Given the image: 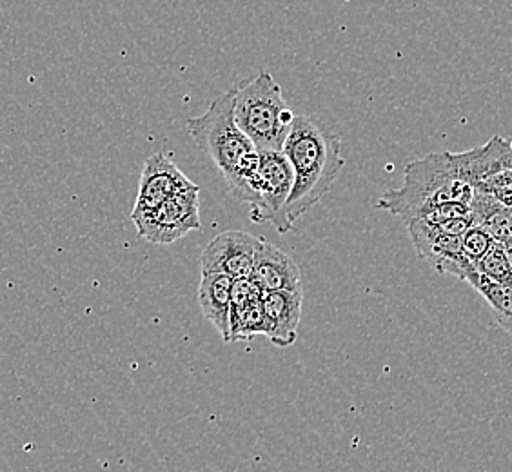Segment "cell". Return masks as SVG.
I'll return each mask as SVG.
<instances>
[{
	"label": "cell",
	"mask_w": 512,
	"mask_h": 472,
	"mask_svg": "<svg viewBox=\"0 0 512 472\" xmlns=\"http://www.w3.org/2000/svg\"><path fill=\"white\" fill-rule=\"evenodd\" d=\"M237 91L238 88L227 89L211 102L204 115L189 118L186 124L198 149L206 153L222 173L231 195L253 207L256 204L260 153L237 126Z\"/></svg>",
	"instance_id": "1"
},
{
	"label": "cell",
	"mask_w": 512,
	"mask_h": 472,
	"mask_svg": "<svg viewBox=\"0 0 512 472\" xmlns=\"http://www.w3.org/2000/svg\"><path fill=\"white\" fill-rule=\"evenodd\" d=\"M295 186L287 202V217L295 224L316 206L344 169L342 140L315 118L296 115L284 146Z\"/></svg>",
	"instance_id": "2"
},
{
	"label": "cell",
	"mask_w": 512,
	"mask_h": 472,
	"mask_svg": "<svg viewBox=\"0 0 512 472\" xmlns=\"http://www.w3.org/2000/svg\"><path fill=\"white\" fill-rule=\"evenodd\" d=\"M473 197L474 187L462 178L458 153H433L411 162L405 168L404 186L385 191L378 207L409 224L442 204L471 206Z\"/></svg>",
	"instance_id": "3"
},
{
	"label": "cell",
	"mask_w": 512,
	"mask_h": 472,
	"mask_svg": "<svg viewBox=\"0 0 512 472\" xmlns=\"http://www.w3.org/2000/svg\"><path fill=\"white\" fill-rule=\"evenodd\" d=\"M295 118L271 73H260L238 88L235 120L258 151H284Z\"/></svg>",
	"instance_id": "4"
},
{
	"label": "cell",
	"mask_w": 512,
	"mask_h": 472,
	"mask_svg": "<svg viewBox=\"0 0 512 472\" xmlns=\"http://www.w3.org/2000/svg\"><path fill=\"white\" fill-rule=\"evenodd\" d=\"M258 186L251 220L271 222L278 233H289L293 222L287 217V202L295 186V173L284 151H258Z\"/></svg>",
	"instance_id": "5"
},
{
	"label": "cell",
	"mask_w": 512,
	"mask_h": 472,
	"mask_svg": "<svg viewBox=\"0 0 512 472\" xmlns=\"http://www.w3.org/2000/svg\"><path fill=\"white\" fill-rule=\"evenodd\" d=\"M131 222L137 227L138 236L149 244H175L191 231H197L202 227L200 187L195 184L169 198L153 211L131 215Z\"/></svg>",
	"instance_id": "6"
},
{
	"label": "cell",
	"mask_w": 512,
	"mask_h": 472,
	"mask_svg": "<svg viewBox=\"0 0 512 472\" xmlns=\"http://www.w3.org/2000/svg\"><path fill=\"white\" fill-rule=\"evenodd\" d=\"M414 249L440 275H451L465 282L474 266L465 258L462 236L447 235L436 224L413 220L407 224Z\"/></svg>",
	"instance_id": "7"
},
{
	"label": "cell",
	"mask_w": 512,
	"mask_h": 472,
	"mask_svg": "<svg viewBox=\"0 0 512 472\" xmlns=\"http://www.w3.org/2000/svg\"><path fill=\"white\" fill-rule=\"evenodd\" d=\"M262 236L246 231H224L207 244L202 253V273L226 275L231 280L249 278Z\"/></svg>",
	"instance_id": "8"
},
{
	"label": "cell",
	"mask_w": 512,
	"mask_h": 472,
	"mask_svg": "<svg viewBox=\"0 0 512 472\" xmlns=\"http://www.w3.org/2000/svg\"><path fill=\"white\" fill-rule=\"evenodd\" d=\"M193 186L195 182H191L168 155L155 153L144 162L138 182L137 200L131 215L153 211L180 191Z\"/></svg>",
	"instance_id": "9"
},
{
	"label": "cell",
	"mask_w": 512,
	"mask_h": 472,
	"mask_svg": "<svg viewBox=\"0 0 512 472\" xmlns=\"http://www.w3.org/2000/svg\"><path fill=\"white\" fill-rule=\"evenodd\" d=\"M264 293L251 278L233 280L229 311V342L266 336Z\"/></svg>",
	"instance_id": "10"
},
{
	"label": "cell",
	"mask_w": 512,
	"mask_h": 472,
	"mask_svg": "<svg viewBox=\"0 0 512 472\" xmlns=\"http://www.w3.org/2000/svg\"><path fill=\"white\" fill-rule=\"evenodd\" d=\"M262 304L266 313V336L271 344L280 349L291 347L298 338V327L302 320V287L293 291L266 293Z\"/></svg>",
	"instance_id": "11"
},
{
	"label": "cell",
	"mask_w": 512,
	"mask_h": 472,
	"mask_svg": "<svg viewBox=\"0 0 512 472\" xmlns=\"http://www.w3.org/2000/svg\"><path fill=\"white\" fill-rule=\"evenodd\" d=\"M249 278L262 289L264 295L276 291H293L302 287L300 267L296 266L295 260L282 249L267 242L264 236Z\"/></svg>",
	"instance_id": "12"
},
{
	"label": "cell",
	"mask_w": 512,
	"mask_h": 472,
	"mask_svg": "<svg viewBox=\"0 0 512 472\" xmlns=\"http://www.w3.org/2000/svg\"><path fill=\"white\" fill-rule=\"evenodd\" d=\"M233 280L226 275L202 273L198 284V305L209 324L229 344V311H231Z\"/></svg>",
	"instance_id": "13"
},
{
	"label": "cell",
	"mask_w": 512,
	"mask_h": 472,
	"mask_svg": "<svg viewBox=\"0 0 512 472\" xmlns=\"http://www.w3.org/2000/svg\"><path fill=\"white\" fill-rule=\"evenodd\" d=\"M473 226L482 227L496 242L505 244L512 238V209L500 204L493 195L482 189H474L471 200Z\"/></svg>",
	"instance_id": "14"
},
{
	"label": "cell",
	"mask_w": 512,
	"mask_h": 472,
	"mask_svg": "<svg viewBox=\"0 0 512 472\" xmlns=\"http://www.w3.org/2000/svg\"><path fill=\"white\" fill-rule=\"evenodd\" d=\"M465 282L483 296L493 311L494 320L512 336V289L494 284L493 280L480 275L476 267L467 275Z\"/></svg>",
	"instance_id": "15"
},
{
	"label": "cell",
	"mask_w": 512,
	"mask_h": 472,
	"mask_svg": "<svg viewBox=\"0 0 512 472\" xmlns=\"http://www.w3.org/2000/svg\"><path fill=\"white\" fill-rule=\"evenodd\" d=\"M476 271L480 275L493 280L498 286L512 289V266L505 253V247L500 242H496L489 253L483 256L482 260L476 264Z\"/></svg>",
	"instance_id": "16"
},
{
	"label": "cell",
	"mask_w": 512,
	"mask_h": 472,
	"mask_svg": "<svg viewBox=\"0 0 512 472\" xmlns=\"http://www.w3.org/2000/svg\"><path fill=\"white\" fill-rule=\"evenodd\" d=\"M494 244H496V240L487 231H483L482 227L471 226L462 236L463 255L473 266H476L483 256L489 253V249Z\"/></svg>",
	"instance_id": "17"
},
{
	"label": "cell",
	"mask_w": 512,
	"mask_h": 472,
	"mask_svg": "<svg viewBox=\"0 0 512 472\" xmlns=\"http://www.w3.org/2000/svg\"><path fill=\"white\" fill-rule=\"evenodd\" d=\"M474 189H482L485 193L493 195L500 204L512 209V169L496 173Z\"/></svg>",
	"instance_id": "18"
},
{
	"label": "cell",
	"mask_w": 512,
	"mask_h": 472,
	"mask_svg": "<svg viewBox=\"0 0 512 472\" xmlns=\"http://www.w3.org/2000/svg\"><path fill=\"white\" fill-rule=\"evenodd\" d=\"M507 153H505V171L512 169V140H507Z\"/></svg>",
	"instance_id": "19"
},
{
	"label": "cell",
	"mask_w": 512,
	"mask_h": 472,
	"mask_svg": "<svg viewBox=\"0 0 512 472\" xmlns=\"http://www.w3.org/2000/svg\"><path fill=\"white\" fill-rule=\"evenodd\" d=\"M503 247H505V253H507V258H509V262H511L512 266V238L511 240H507V242L503 244Z\"/></svg>",
	"instance_id": "20"
}]
</instances>
